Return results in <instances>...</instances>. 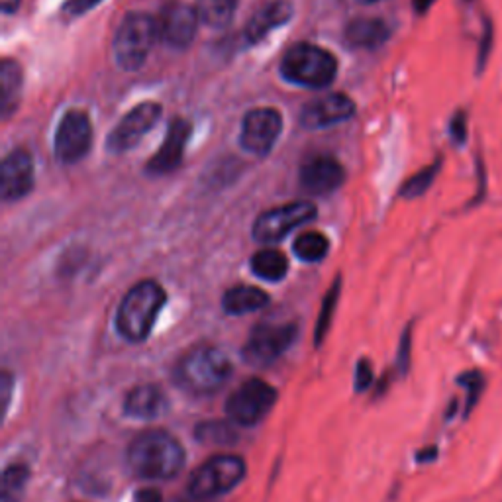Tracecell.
Instances as JSON below:
<instances>
[{
    "label": "cell",
    "mask_w": 502,
    "mask_h": 502,
    "mask_svg": "<svg viewBox=\"0 0 502 502\" xmlns=\"http://www.w3.org/2000/svg\"><path fill=\"white\" fill-rule=\"evenodd\" d=\"M126 461L136 477L167 481L185 467V447L165 430H147L132 440Z\"/></svg>",
    "instance_id": "1"
},
{
    "label": "cell",
    "mask_w": 502,
    "mask_h": 502,
    "mask_svg": "<svg viewBox=\"0 0 502 502\" xmlns=\"http://www.w3.org/2000/svg\"><path fill=\"white\" fill-rule=\"evenodd\" d=\"M230 358L214 346H196L177 361L173 381L179 389L195 397H208L230 381Z\"/></svg>",
    "instance_id": "2"
},
{
    "label": "cell",
    "mask_w": 502,
    "mask_h": 502,
    "mask_svg": "<svg viewBox=\"0 0 502 502\" xmlns=\"http://www.w3.org/2000/svg\"><path fill=\"white\" fill-rule=\"evenodd\" d=\"M167 295L159 283L139 281L124 295L116 312V330L124 340L139 343L149 338Z\"/></svg>",
    "instance_id": "3"
},
{
    "label": "cell",
    "mask_w": 502,
    "mask_h": 502,
    "mask_svg": "<svg viewBox=\"0 0 502 502\" xmlns=\"http://www.w3.org/2000/svg\"><path fill=\"white\" fill-rule=\"evenodd\" d=\"M338 61L314 43H297L283 55L281 77L290 85L326 89L336 81Z\"/></svg>",
    "instance_id": "4"
},
{
    "label": "cell",
    "mask_w": 502,
    "mask_h": 502,
    "mask_svg": "<svg viewBox=\"0 0 502 502\" xmlns=\"http://www.w3.org/2000/svg\"><path fill=\"white\" fill-rule=\"evenodd\" d=\"M159 40L157 20L145 12H130L114 35L112 52L122 71H137Z\"/></svg>",
    "instance_id": "5"
},
{
    "label": "cell",
    "mask_w": 502,
    "mask_h": 502,
    "mask_svg": "<svg viewBox=\"0 0 502 502\" xmlns=\"http://www.w3.org/2000/svg\"><path fill=\"white\" fill-rule=\"evenodd\" d=\"M246 461L238 455H214L188 479L187 493L200 501H210L230 493L246 479Z\"/></svg>",
    "instance_id": "6"
},
{
    "label": "cell",
    "mask_w": 502,
    "mask_h": 502,
    "mask_svg": "<svg viewBox=\"0 0 502 502\" xmlns=\"http://www.w3.org/2000/svg\"><path fill=\"white\" fill-rule=\"evenodd\" d=\"M297 336L298 328L292 322L257 324L241 349V358L247 365L259 369L269 367L289 351Z\"/></svg>",
    "instance_id": "7"
},
{
    "label": "cell",
    "mask_w": 502,
    "mask_h": 502,
    "mask_svg": "<svg viewBox=\"0 0 502 502\" xmlns=\"http://www.w3.org/2000/svg\"><path fill=\"white\" fill-rule=\"evenodd\" d=\"M279 399L277 389L263 379H247L226 400V414L236 426H257L271 412Z\"/></svg>",
    "instance_id": "8"
},
{
    "label": "cell",
    "mask_w": 502,
    "mask_h": 502,
    "mask_svg": "<svg viewBox=\"0 0 502 502\" xmlns=\"http://www.w3.org/2000/svg\"><path fill=\"white\" fill-rule=\"evenodd\" d=\"M93 145V124L83 110H69L55 130V157L61 165H73L91 152Z\"/></svg>",
    "instance_id": "9"
},
{
    "label": "cell",
    "mask_w": 502,
    "mask_h": 502,
    "mask_svg": "<svg viewBox=\"0 0 502 502\" xmlns=\"http://www.w3.org/2000/svg\"><path fill=\"white\" fill-rule=\"evenodd\" d=\"M316 218V206L308 200L277 206L257 216L253 224V238L261 244H275L290 232Z\"/></svg>",
    "instance_id": "10"
},
{
    "label": "cell",
    "mask_w": 502,
    "mask_h": 502,
    "mask_svg": "<svg viewBox=\"0 0 502 502\" xmlns=\"http://www.w3.org/2000/svg\"><path fill=\"white\" fill-rule=\"evenodd\" d=\"M163 108L157 103H142L120 120L106 139V149L110 154L130 152L142 137L159 122Z\"/></svg>",
    "instance_id": "11"
},
{
    "label": "cell",
    "mask_w": 502,
    "mask_h": 502,
    "mask_svg": "<svg viewBox=\"0 0 502 502\" xmlns=\"http://www.w3.org/2000/svg\"><path fill=\"white\" fill-rule=\"evenodd\" d=\"M283 130V118L275 108H256L247 112L241 124L239 144L247 154L265 157L271 154Z\"/></svg>",
    "instance_id": "12"
},
{
    "label": "cell",
    "mask_w": 502,
    "mask_h": 502,
    "mask_svg": "<svg viewBox=\"0 0 502 502\" xmlns=\"http://www.w3.org/2000/svg\"><path fill=\"white\" fill-rule=\"evenodd\" d=\"M198 24H200L198 8L190 6L187 2L173 0L161 10V14L157 18L159 40L167 47L185 50L195 40Z\"/></svg>",
    "instance_id": "13"
},
{
    "label": "cell",
    "mask_w": 502,
    "mask_h": 502,
    "mask_svg": "<svg viewBox=\"0 0 502 502\" xmlns=\"http://www.w3.org/2000/svg\"><path fill=\"white\" fill-rule=\"evenodd\" d=\"M355 114V103L343 93L324 94L300 112V124L307 130H322L346 122Z\"/></svg>",
    "instance_id": "14"
},
{
    "label": "cell",
    "mask_w": 502,
    "mask_h": 502,
    "mask_svg": "<svg viewBox=\"0 0 502 502\" xmlns=\"http://www.w3.org/2000/svg\"><path fill=\"white\" fill-rule=\"evenodd\" d=\"M34 188V159L26 149H14L0 167V195L6 202H16Z\"/></svg>",
    "instance_id": "15"
},
{
    "label": "cell",
    "mask_w": 502,
    "mask_h": 502,
    "mask_svg": "<svg viewBox=\"0 0 502 502\" xmlns=\"http://www.w3.org/2000/svg\"><path fill=\"white\" fill-rule=\"evenodd\" d=\"M190 132H193V128H190L187 120H173L159 152L147 161L145 173L152 175V177H163V175H169L175 169H179L187 142L190 139Z\"/></svg>",
    "instance_id": "16"
},
{
    "label": "cell",
    "mask_w": 502,
    "mask_h": 502,
    "mask_svg": "<svg viewBox=\"0 0 502 502\" xmlns=\"http://www.w3.org/2000/svg\"><path fill=\"white\" fill-rule=\"evenodd\" d=\"M346 171L332 155H314L300 169V185L308 195H330L343 185Z\"/></svg>",
    "instance_id": "17"
},
{
    "label": "cell",
    "mask_w": 502,
    "mask_h": 502,
    "mask_svg": "<svg viewBox=\"0 0 502 502\" xmlns=\"http://www.w3.org/2000/svg\"><path fill=\"white\" fill-rule=\"evenodd\" d=\"M169 409V399L161 387L137 384L124 399V414L134 420H157Z\"/></svg>",
    "instance_id": "18"
},
{
    "label": "cell",
    "mask_w": 502,
    "mask_h": 502,
    "mask_svg": "<svg viewBox=\"0 0 502 502\" xmlns=\"http://www.w3.org/2000/svg\"><path fill=\"white\" fill-rule=\"evenodd\" d=\"M292 16V6L287 0H273L269 4H265L263 8H259L247 22L244 30V43L253 45L261 42L265 35L271 34L273 30L285 26Z\"/></svg>",
    "instance_id": "19"
},
{
    "label": "cell",
    "mask_w": 502,
    "mask_h": 502,
    "mask_svg": "<svg viewBox=\"0 0 502 502\" xmlns=\"http://www.w3.org/2000/svg\"><path fill=\"white\" fill-rule=\"evenodd\" d=\"M391 38V26L383 18H355L343 32L351 50H377Z\"/></svg>",
    "instance_id": "20"
},
{
    "label": "cell",
    "mask_w": 502,
    "mask_h": 502,
    "mask_svg": "<svg viewBox=\"0 0 502 502\" xmlns=\"http://www.w3.org/2000/svg\"><path fill=\"white\" fill-rule=\"evenodd\" d=\"M269 304V295L265 290L249 285H238L224 292L222 297V308L226 314L244 316L249 312H257Z\"/></svg>",
    "instance_id": "21"
},
{
    "label": "cell",
    "mask_w": 502,
    "mask_h": 502,
    "mask_svg": "<svg viewBox=\"0 0 502 502\" xmlns=\"http://www.w3.org/2000/svg\"><path fill=\"white\" fill-rule=\"evenodd\" d=\"M22 67L14 59H4L0 63V112L2 118H8L16 112L22 98Z\"/></svg>",
    "instance_id": "22"
},
{
    "label": "cell",
    "mask_w": 502,
    "mask_h": 502,
    "mask_svg": "<svg viewBox=\"0 0 502 502\" xmlns=\"http://www.w3.org/2000/svg\"><path fill=\"white\" fill-rule=\"evenodd\" d=\"M251 271L256 277L267 283H279L287 277L289 271V259L279 249H261L251 257Z\"/></svg>",
    "instance_id": "23"
},
{
    "label": "cell",
    "mask_w": 502,
    "mask_h": 502,
    "mask_svg": "<svg viewBox=\"0 0 502 502\" xmlns=\"http://www.w3.org/2000/svg\"><path fill=\"white\" fill-rule=\"evenodd\" d=\"M195 438L200 443L206 445H234L238 442V430L236 424L228 420H208V422H200L195 428Z\"/></svg>",
    "instance_id": "24"
},
{
    "label": "cell",
    "mask_w": 502,
    "mask_h": 502,
    "mask_svg": "<svg viewBox=\"0 0 502 502\" xmlns=\"http://www.w3.org/2000/svg\"><path fill=\"white\" fill-rule=\"evenodd\" d=\"M295 256L304 263H318L330 251V241L320 232H304L300 234L292 246Z\"/></svg>",
    "instance_id": "25"
},
{
    "label": "cell",
    "mask_w": 502,
    "mask_h": 502,
    "mask_svg": "<svg viewBox=\"0 0 502 502\" xmlns=\"http://www.w3.org/2000/svg\"><path fill=\"white\" fill-rule=\"evenodd\" d=\"M238 0H200L198 16L208 28H226L234 20Z\"/></svg>",
    "instance_id": "26"
},
{
    "label": "cell",
    "mask_w": 502,
    "mask_h": 502,
    "mask_svg": "<svg viewBox=\"0 0 502 502\" xmlns=\"http://www.w3.org/2000/svg\"><path fill=\"white\" fill-rule=\"evenodd\" d=\"M30 481V469L24 463H12L2 473V498L0 502H20Z\"/></svg>",
    "instance_id": "27"
},
{
    "label": "cell",
    "mask_w": 502,
    "mask_h": 502,
    "mask_svg": "<svg viewBox=\"0 0 502 502\" xmlns=\"http://www.w3.org/2000/svg\"><path fill=\"white\" fill-rule=\"evenodd\" d=\"M440 171H442V157H438L434 163L426 165L424 169H420L410 179L404 181V185L400 187V196L410 200V198H420L422 195H426L430 187L434 185V181L438 179Z\"/></svg>",
    "instance_id": "28"
},
{
    "label": "cell",
    "mask_w": 502,
    "mask_h": 502,
    "mask_svg": "<svg viewBox=\"0 0 502 502\" xmlns=\"http://www.w3.org/2000/svg\"><path fill=\"white\" fill-rule=\"evenodd\" d=\"M338 297H340V279H336L332 285V289L328 290V295L324 298L322 310L318 316V322H316L314 330V346L320 348L324 343V338L330 332V326H332L333 312H336V304H338Z\"/></svg>",
    "instance_id": "29"
},
{
    "label": "cell",
    "mask_w": 502,
    "mask_h": 502,
    "mask_svg": "<svg viewBox=\"0 0 502 502\" xmlns=\"http://www.w3.org/2000/svg\"><path fill=\"white\" fill-rule=\"evenodd\" d=\"M457 383L467 391V399H465V412L463 416H469L475 404L481 399V394L485 391V375L481 373L479 369H473V371H465L457 377Z\"/></svg>",
    "instance_id": "30"
},
{
    "label": "cell",
    "mask_w": 502,
    "mask_h": 502,
    "mask_svg": "<svg viewBox=\"0 0 502 502\" xmlns=\"http://www.w3.org/2000/svg\"><path fill=\"white\" fill-rule=\"evenodd\" d=\"M494 50V24L489 16L483 18V30H481V40H479V50H477V75L485 71L486 63L491 59V53Z\"/></svg>",
    "instance_id": "31"
},
{
    "label": "cell",
    "mask_w": 502,
    "mask_h": 502,
    "mask_svg": "<svg viewBox=\"0 0 502 502\" xmlns=\"http://www.w3.org/2000/svg\"><path fill=\"white\" fill-rule=\"evenodd\" d=\"M447 134H450L451 144L455 147H461V145L467 144V134H469V120H467V112L457 110L453 112V116L450 118V126H447Z\"/></svg>",
    "instance_id": "32"
},
{
    "label": "cell",
    "mask_w": 502,
    "mask_h": 502,
    "mask_svg": "<svg viewBox=\"0 0 502 502\" xmlns=\"http://www.w3.org/2000/svg\"><path fill=\"white\" fill-rule=\"evenodd\" d=\"M410 353H412V326H406L399 343L397 353V369L400 375H406L410 369Z\"/></svg>",
    "instance_id": "33"
},
{
    "label": "cell",
    "mask_w": 502,
    "mask_h": 502,
    "mask_svg": "<svg viewBox=\"0 0 502 502\" xmlns=\"http://www.w3.org/2000/svg\"><path fill=\"white\" fill-rule=\"evenodd\" d=\"M373 383V367L367 359H359L355 369V392H363Z\"/></svg>",
    "instance_id": "34"
},
{
    "label": "cell",
    "mask_w": 502,
    "mask_h": 502,
    "mask_svg": "<svg viewBox=\"0 0 502 502\" xmlns=\"http://www.w3.org/2000/svg\"><path fill=\"white\" fill-rule=\"evenodd\" d=\"M103 0H65L63 2V12L67 16H83L89 10H93L94 6H98Z\"/></svg>",
    "instance_id": "35"
},
{
    "label": "cell",
    "mask_w": 502,
    "mask_h": 502,
    "mask_svg": "<svg viewBox=\"0 0 502 502\" xmlns=\"http://www.w3.org/2000/svg\"><path fill=\"white\" fill-rule=\"evenodd\" d=\"M134 502H163V494L157 489H139L134 494Z\"/></svg>",
    "instance_id": "36"
},
{
    "label": "cell",
    "mask_w": 502,
    "mask_h": 502,
    "mask_svg": "<svg viewBox=\"0 0 502 502\" xmlns=\"http://www.w3.org/2000/svg\"><path fill=\"white\" fill-rule=\"evenodd\" d=\"M0 389H2V397H4L2 409H4V412H6L10 404V394H12V389H14V379H12V375L2 373V384H0Z\"/></svg>",
    "instance_id": "37"
},
{
    "label": "cell",
    "mask_w": 502,
    "mask_h": 502,
    "mask_svg": "<svg viewBox=\"0 0 502 502\" xmlns=\"http://www.w3.org/2000/svg\"><path fill=\"white\" fill-rule=\"evenodd\" d=\"M438 457V447L435 445H428L424 450H420L416 453V461L418 463H430Z\"/></svg>",
    "instance_id": "38"
},
{
    "label": "cell",
    "mask_w": 502,
    "mask_h": 502,
    "mask_svg": "<svg viewBox=\"0 0 502 502\" xmlns=\"http://www.w3.org/2000/svg\"><path fill=\"white\" fill-rule=\"evenodd\" d=\"M434 4H435V0H412L414 12H416V14H420V16H422V14H426V12L432 8Z\"/></svg>",
    "instance_id": "39"
},
{
    "label": "cell",
    "mask_w": 502,
    "mask_h": 502,
    "mask_svg": "<svg viewBox=\"0 0 502 502\" xmlns=\"http://www.w3.org/2000/svg\"><path fill=\"white\" fill-rule=\"evenodd\" d=\"M20 2H22V0H0V8H2V12H6V14H12V12H16L18 10Z\"/></svg>",
    "instance_id": "40"
},
{
    "label": "cell",
    "mask_w": 502,
    "mask_h": 502,
    "mask_svg": "<svg viewBox=\"0 0 502 502\" xmlns=\"http://www.w3.org/2000/svg\"><path fill=\"white\" fill-rule=\"evenodd\" d=\"M173 502H208V501H200V498H195V496H190V494H183V496H177Z\"/></svg>",
    "instance_id": "41"
},
{
    "label": "cell",
    "mask_w": 502,
    "mask_h": 502,
    "mask_svg": "<svg viewBox=\"0 0 502 502\" xmlns=\"http://www.w3.org/2000/svg\"><path fill=\"white\" fill-rule=\"evenodd\" d=\"M359 4H375V2H381V0H358Z\"/></svg>",
    "instance_id": "42"
}]
</instances>
